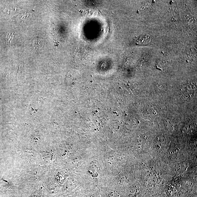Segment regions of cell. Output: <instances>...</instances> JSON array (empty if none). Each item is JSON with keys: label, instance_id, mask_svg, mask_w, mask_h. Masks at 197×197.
<instances>
[{"label": "cell", "instance_id": "1", "mask_svg": "<svg viewBox=\"0 0 197 197\" xmlns=\"http://www.w3.org/2000/svg\"><path fill=\"white\" fill-rule=\"evenodd\" d=\"M179 92L182 96L185 99H190L194 96L196 87L191 83L184 84L181 86Z\"/></svg>", "mask_w": 197, "mask_h": 197}, {"label": "cell", "instance_id": "2", "mask_svg": "<svg viewBox=\"0 0 197 197\" xmlns=\"http://www.w3.org/2000/svg\"><path fill=\"white\" fill-rule=\"evenodd\" d=\"M44 40L41 38L36 37L33 40V47L34 49L41 48L44 45Z\"/></svg>", "mask_w": 197, "mask_h": 197}]
</instances>
